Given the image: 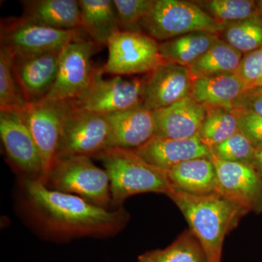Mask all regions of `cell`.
<instances>
[{
	"mask_svg": "<svg viewBox=\"0 0 262 262\" xmlns=\"http://www.w3.org/2000/svg\"><path fill=\"white\" fill-rule=\"evenodd\" d=\"M257 4L258 5V7H259L260 10H261L262 12V0H260V1H257Z\"/></svg>",
	"mask_w": 262,
	"mask_h": 262,
	"instance_id": "37",
	"label": "cell"
},
{
	"mask_svg": "<svg viewBox=\"0 0 262 262\" xmlns=\"http://www.w3.org/2000/svg\"><path fill=\"white\" fill-rule=\"evenodd\" d=\"M98 47L90 38L81 35L68 43L60 53L56 81L45 99L72 101L82 94L96 70L91 58Z\"/></svg>",
	"mask_w": 262,
	"mask_h": 262,
	"instance_id": "10",
	"label": "cell"
},
{
	"mask_svg": "<svg viewBox=\"0 0 262 262\" xmlns=\"http://www.w3.org/2000/svg\"><path fill=\"white\" fill-rule=\"evenodd\" d=\"M206 106L191 96L152 111L155 136L172 139H188L198 136L206 115Z\"/></svg>",
	"mask_w": 262,
	"mask_h": 262,
	"instance_id": "17",
	"label": "cell"
},
{
	"mask_svg": "<svg viewBox=\"0 0 262 262\" xmlns=\"http://www.w3.org/2000/svg\"><path fill=\"white\" fill-rule=\"evenodd\" d=\"M251 166L262 178V146L256 149Z\"/></svg>",
	"mask_w": 262,
	"mask_h": 262,
	"instance_id": "35",
	"label": "cell"
},
{
	"mask_svg": "<svg viewBox=\"0 0 262 262\" xmlns=\"http://www.w3.org/2000/svg\"><path fill=\"white\" fill-rule=\"evenodd\" d=\"M121 31L143 32L152 0H113Z\"/></svg>",
	"mask_w": 262,
	"mask_h": 262,
	"instance_id": "31",
	"label": "cell"
},
{
	"mask_svg": "<svg viewBox=\"0 0 262 262\" xmlns=\"http://www.w3.org/2000/svg\"><path fill=\"white\" fill-rule=\"evenodd\" d=\"M167 175L177 190L192 194L216 192V170L210 158L187 160L170 168Z\"/></svg>",
	"mask_w": 262,
	"mask_h": 262,
	"instance_id": "20",
	"label": "cell"
},
{
	"mask_svg": "<svg viewBox=\"0 0 262 262\" xmlns=\"http://www.w3.org/2000/svg\"><path fill=\"white\" fill-rule=\"evenodd\" d=\"M224 29L194 1L184 0H152L143 24V32L162 42L194 32L219 34Z\"/></svg>",
	"mask_w": 262,
	"mask_h": 262,
	"instance_id": "5",
	"label": "cell"
},
{
	"mask_svg": "<svg viewBox=\"0 0 262 262\" xmlns=\"http://www.w3.org/2000/svg\"><path fill=\"white\" fill-rule=\"evenodd\" d=\"M210 149L212 158L250 165L256 151L254 146L239 131L223 142L212 146Z\"/></svg>",
	"mask_w": 262,
	"mask_h": 262,
	"instance_id": "30",
	"label": "cell"
},
{
	"mask_svg": "<svg viewBox=\"0 0 262 262\" xmlns=\"http://www.w3.org/2000/svg\"><path fill=\"white\" fill-rule=\"evenodd\" d=\"M13 55L0 46V111H23L29 104L13 70Z\"/></svg>",
	"mask_w": 262,
	"mask_h": 262,
	"instance_id": "27",
	"label": "cell"
},
{
	"mask_svg": "<svg viewBox=\"0 0 262 262\" xmlns=\"http://www.w3.org/2000/svg\"><path fill=\"white\" fill-rule=\"evenodd\" d=\"M17 206L33 230L57 243L114 237L130 219L123 206L104 209L80 196L51 190L42 181L32 179H18Z\"/></svg>",
	"mask_w": 262,
	"mask_h": 262,
	"instance_id": "1",
	"label": "cell"
},
{
	"mask_svg": "<svg viewBox=\"0 0 262 262\" xmlns=\"http://www.w3.org/2000/svg\"><path fill=\"white\" fill-rule=\"evenodd\" d=\"M43 184L51 190L80 196L104 209H114L108 174L90 157L56 158Z\"/></svg>",
	"mask_w": 262,
	"mask_h": 262,
	"instance_id": "4",
	"label": "cell"
},
{
	"mask_svg": "<svg viewBox=\"0 0 262 262\" xmlns=\"http://www.w3.org/2000/svg\"><path fill=\"white\" fill-rule=\"evenodd\" d=\"M194 3L225 27L262 14L257 1L253 0H206Z\"/></svg>",
	"mask_w": 262,
	"mask_h": 262,
	"instance_id": "28",
	"label": "cell"
},
{
	"mask_svg": "<svg viewBox=\"0 0 262 262\" xmlns=\"http://www.w3.org/2000/svg\"><path fill=\"white\" fill-rule=\"evenodd\" d=\"M238 114V130L255 149L262 146V116L251 113Z\"/></svg>",
	"mask_w": 262,
	"mask_h": 262,
	"instance_id": "34",
	"label": "cell"
},
{
	"mask_svg": "<svg viewBox=\"0 0 262 262\" xmlns=\"http://www.w3.org/2000/svg\"><path fill=\"white\" fill-rule=\"evenodd\" d=\"M82 30H58L32 21L25 17L2 19L0 46L13 56L60 52Z\"/></svg>",
	"mask_w": 262,
	"mask_h": 262,
	"instance_id": "8",
	"label": "cell"
},
{
	"mask_svg": "<svg viewBox=\"0 0 262 262\" xmlns=\"http://www.w3.org/2000/svg\"><path fill=\"white\" fill-rule=\"evenodd\" d=\"M108 139L110 127L104 115L84 111L64 101L56 158L77 155L94 158L108 149Z\"/></svg>",
	"mask_w": 262,
	"mask_h": 262,
	"instance_id": "7",
	"label": "cell"
},
{
	"mask_svg": "<svg viewBox=\"0 0 262 262\" xmlns=\"http://www.w3.org/2000/svg\"><path fill=\"white\" fill-rule=\"evenodd\" d=\"M107 46V61L100 68L103 74H148L164 61L160 43L144 32L120 30L110 38Z\"/></svg>",
	"mask_w": 262,
	"mask_h": 262,
	"instance_id": "9",
	"label": "cell"
},
{
	"mask_svg": "<svg viewBox=\"0 0 262 262\" xmlns=\"http://www.w3.org/2000/svg\"><path fill=\"white\" fill-rule=\"evenodd\" d=\"M64 101L42 99L29 103L23 111L18 113L28 127L42 158L46 181L56 158Z\"/></svg>",
	"mask_w": 262,
	"mask_h": 262,
	"instance_id": "12",
	"label": "cell"
},
{
	"mask_svg": "<svg viewBox=\"0 0 262 262\" xmlns=\"http://www.w3.org/2000/svg\"><path fill=\"white\" fill-rule=\"evenodd\" d=\"M22 16L58 30H82L81 10L76 0H25Z\"/></svg>",
	"mask_w": 262,
	"mask_h": 262,
	"instance_id": "19",
	"label": "cell"
},
{
	"mask_svg": "<svg viewBox=\"0 0 262 262\" xmlns=\"http://www.w3.org/2000/svg\"><path fill=\"white\" fill-rule=\"evenodd\" d=\"M60 52L13 56V70L29 103L47 96L56 81Z\"/></svg>",
	"mask_w": 262,
	"mask_h": 262,
	"instance_id": "15",
	"label": "cell"
},
{
	"mask_svg": "<svg viewBox=\"0 0 262 262\" xmlns=\"http://www.w3.org/2000/svg\"><path fill=\"white\" fill-rule=\"evenodd\" d=\"M96 68L91 82L82 94L70 101L72 106L90 113L106 115L142 106L146 75L125 79L115 76L103 77Z\"/></svg>",
	"mask_w": 262,
	"mask_h": 262,
	"instance_id": "6",
	"label": "cell"
},
{
	"mask_svg": "<svg viewBox=\"0 0 262 262\" xmlns=\"http://www.w3.org/2000/svg\"><path fill=\"white\" fill-rule=\"evenodd\" d=\"M138 262H210L204 248L190 229L184 230L163 249L146 251Z\"/></svg>",
	"mask_w": 262,
	"mask_h": 262,
	"instance_id": "25",
	"label": "cell"
},
{
	"mask_svg": "<svg viewBox=\"0 0 262 262\" xmlns=\"http://www.w3.org/2000/svg\"><path fill=\"white\" fill-rule=\"evenodd\" d=\"M168 196L185 217L209 261L222 262L226 236L248 212L217 192L192 194L173 188Z\"/></svg>",
	"mask_w": 262,
	"mask_h": 262,
	"instance_id": "2",
	"label": "cell"
},
{
	"mask_svg": "<svg viewBox=\"0 0 262 262\" xmlns=\"http://www.w3.org/2000/svg\"><path fill=\"white\" fill-rule=\"evenodd\" d=\"M235 113L262 116V85L245 90L232 106Z\"/></svg>",
	"mask_w": 262,
	"mask_h": 262,
	"instance_id": "33",
	"label": "cell"
},
{
	"mask_svg": "<svg viewBox=\"0 0 262 262\" xmlns=\"http://www.w3.org/2000/svg\"><path fill=\"white\" fill-rule=\"evenodd\" d=\"M211 160L216 170V192L248 213H262V178L256 170L248 164Z\"/></svg>",
	"mask_w": 262,
	"mask_h": 262,
	"instance_id": "13",
	"label": "cell"
},
{
	"mask_svg": "<svg viewBox=\"0 0 262 262\" xmlns=\"http://www.w3.org/2000/svg\"><path fill=\"white\" fill-rule=\"evenodd\" d=\"M0 137L7 160L19 179L43 180L42 158L18 113L0 111Z\"/></svg>",
	"mask_w": 262,
	"mask_h": 262,
	"instance_id": "11",
	"label": "cell"
},
{
	"mask_svg": "<svg viewBox=\"0 0 262 262\" xmlns=\"http://www.w3.org/2000/svg\"><path fill=\"white\" fill-rule=\"evenodd\" d=\"M246 89V84L236 74L207 76L193 80L189 96L206 106L232 108L234 101Z\"/></svg>",
	"mask_w": 262,
	"mask_h": 262,
	"instance_id": "21",
	"label": "cell"
},
{
	"mask_svg": "<svg viewBox=\"0 0 262 262\" xmlns=\"http://www.w3.org/2000/svg\"><path fill=\"white\" fill-rule=\"evenodd\" d=\"M82 30L98 46H107L120 30L113 0H79Z\"/></svg>",
	"mask_w": 262,
	"mask_h": 262,
	"instance_id": "22",
	"label": "cell"
},
{
	"mask_svg": "<svg viewBox=\"0 0 262 262\" xmlns=\"http://www.w3.org/2000/svg\"><path fill=\"white\" fill-rule=\"evenodd\" d=\"M261 85H262V77L261 79H260V80H258L257 81V82H256V83L253 84V85L251 88L257 87V86H261ZM249 89H250V88H249Z\"/></svg>",
	"mask_w": 262,
	"mask_h": 262,
	"instance_id": "36",
	"label": "cell"
},
{
	"mask_svg": "<svg viewBox=\"0 0 262 262\" xmlns=\"http://www.w3.org/2000/svg\"><path fill=\"white\" fill-rule=\"evenodd\" d=\"M243 56L241 52L220 39L188 69L193 80L207 76L235 73Z\"/></svg>",
	"mask_w": 262,
	"mask_h": 262,
	"instance_id": "24",
	"label": "cell"
},
{
	"mask_svg": "<svg viewBox=\"0 0 262 262\" xmlns=\"http://www.w3.org/2000/svg\"><path fill=\"white\" fill-rule=\"evenodd\" d=\"M102 163L110 178L114 209L123 206L127 198L141 193L168 196L171 184L167 171L146 163L134 149L110 148L94 157Z\"/></svg>",
	"mask_w": 262,
	"mask_h": 262,
	"instance_id": "3",
	"label": "cell"
},
{
	"mask_svg": "<svg viewBox=\"0 0 262 262\" xmlns=\"http://www.w3.org/2000/svg\"><path fill=\"white\" fill-rule=\"evenodd\" d=\"M223 40L243 54L262 47V14L226 26Z\"/></svg>",
	"mask_w": 262,
	"mask_h": 262,
	"instance_id": "29",
	"label": "cell"
},
{
	"mask_svg": "<svg viewBox=\"0 0 262 262\" xmlns=\"http://www.w3.org/2000/svg\"><path fill=\"white\" fill-rule=\"evenodd\" d=\"M110 127L108 147L136 149L155 136L152 111L143 106L104 115Z\"/></svg>",
	"mask_w": 262,
	"mask_h": 262,
	"instance_id": "18",
	"label": "cell"
},
{
	"mask_svg": "<svg viewBox=\"0 0 262 262\" xmlns=\"http://www.w3.org/2000/svg\"><path fill=\"white\" fill-rule=\"evenodd\" d=\"M192 82L188 67L163 61L146 75L143 107L155 111L179 102L189 96Z\"/></svg>",
	"mask_w": 262,
	"mask_h": 262,
	"instance_id": "14",
	"label": "cell"
},
{
	"mask_svg": "<svg viewBox=\"0 0 262 262\" xmlns=\"http://www.w3.org/2000/svg\"><path fill=\"white\" fill-rule=\"evenodd\" d=\"M246 84L252 87L262 77V47L245 53L235 73Z\"/></svg>",
	"mask_w": 262,
	"mask_h": 262,
	"instance_id": "32",
	"label": "cell"
},
{
	"mask_svg": "<svg viewBox=\"0 0 262 262\" xmlns=\"http://www.w3.org/2000/svg\"><path fill=\"white\" fill-rule=\"evenodd\" d=\"M134 150L146 163L165 171L187 160L212 158L211 149L198 136L188 139L154 136L144 145Z\"/></svg>",
	"mask_w": 262,
	"mask_h": 262,
	"instance_id": "16",
	"label": "cell"
},
{
	"mask_svg": "<svg viewBox=\"0 0 262 262\" xmlns=\"http://www.w3.org/2000/svg\"><path fill=\"white\" fill-rule=\"evenodd\" d=\"M238 114L223 106H206V115L198 136L211 148L238 132Z\"/></svg>",
	"mask_w": 262,
	"mask_h": 262,
	"instance_id": "26",
	"label": "cell"
},
{
	"mask_svg": "<svg viewBox=\"0 0 262 262\" xmlns=\"http://www.w3.org/2000/svg\"><path fill=\"white\" fill-rule=\"evenodd\" d=\"M220 39L218 34L191 32L160 43V53L164 61L189 67Z\"/></svg>",
	"mask_w": 262,
	"mask_h": 262,
	"instance_id": "23",
	"label": "cell"
}]
</instances>
